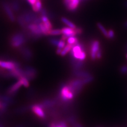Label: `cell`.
<instances>
[{
  "label": "cell",
  "instance_id": "cell-20",
  "mask_svg": "<svg viewBox=\"0 0 127 127\" xmlns=\"http://www.w3.org/2000/svg\"><path fill=\"white\" fill-rule=\"evenodd\" d=\"M18 79L21 82V83H22V85L23 86H24L26 87H28L29 86L30 84H29V80L25 77L21 76Z\"/></svg>",
  "mask_w": 127,
  "mask_h": 127
},
{
  "label": "cell",
  "instance_id": "cell-26",
  "mask_svg": "<svg viewBox=\"0 0 127 127\" xmlns=\"http://www.w3.org/2000/svg\"><path fill=\"white\" fill-rule=\"evenodd\" d=\"M59 40L57 39H54V38H51L50 39V42L54 46H58V44L59 43Z\"/></svg>",
  "mask_w": 127,
  "mask_h": 127
},
{
  "label": "cell",
  "instance_id": "cell-4",
  "mask_svg": "<svg viewBox=\"0 0 127 127\" xmlns=\"http://www.w3.org/2000/svg\"><path fill=\"white\" fill-rule=\"evenodd\" d=\"M37 71L33 67L27 66L23 69V76L27 78L28 80L33 79L36 76Z\"/></svg>",
  "mask_w": 127,
  "mask_h": 127
},
{
  "label": "cell",
  "instance_id": "cell-18",
  "mask_svg": "<svg viewBox=\"0 0 127 127\" xmlns=\"http://www.w3.org/2000/svg\"><path fill=\"white\" fill-rule=\"evenodd\" d=\"M67 42L68 44L75 45L78 43V40L75 36H71L67 39Z\"/></svg>",
  "mask_w": 127,
  "mask_h": 127
},
{
  "label": "cell",
  "instance_id": "cell-28",
  "mask_svg": "<svg viewBox=\"0 0 127 127\" xmlns=\"http://www.w3.org/2000/svg\"><path fill=\"white\" fill-rule=\"evenodd\" d=\"M102 49L100 48L97 52L96 58L97 59H100L102 58Z\"/></svg>",
  "mask_w": 127,
  "mask_h": 127
},
{
  "label": "cell",
  "instance_id": "cell-22",
  "mask_svg": "<svg viewBox=\"0 0 127 127\" xmlns=\"http://www.w3.org/2000/svg\"><path fill=\"white\" fill-rule=\"evenodd\" d=\"M82 82L83 83V84L84 85L87 84H89L91 82H92L94 80V77L91 75V76H89L88 77H86L84 78H82Z\"/></svg>",
  "mask_w": 127,
  "mask_h": 127
},
{
  "label": "cell",
  "instance_id": "cell-7",
  "mask_svg": "<svg viewBox=\"0 0 127 127\" xmlns=\"http://www.w3.org/2000/svg\"><path fill=\"white\" fill-rule=\"evenodd\" d=\"M62 34H63V36L62 39L65 40L67 39L71 36H75L76 35L75 32V29L71 28L70 27H65L61 29Z\"/></svg>",
  "mask_w": 127,
  "mask_h": 127
},
{
  "label": "cell",
  "instance_id": "cell-31",
  "mask_svg": "<svg viewBox=\"0 0 127 127\" xmlns=\"http://www.w3.org/2000/svg\"><path fill=\"white\" fill-rule=\"evenodd\" d=\"M59 124L61 125V126L62 127H67V125L66 124V123L64 122H59Z\"/></svg>",
  "mask_w": 127,
  "mask_h": 127
},
{
  "label": "cell",
  "instance_id": "cell-33",
  "mask_svg": "<svg viewBox=\"0 0 127 127\" xmlns=\"http://www.w3.org/2000/svg\"><path fill=\"white\" fill-rule=\"evenodd\" d=\"M62 49H60V48H57V51H56V53H57V54H58V55H60L61 54V52H62Z\"/></svg>",
  "mask_w": 127,
  "mask_h": 127
},
{
  "label": "cell",
  "instance_id": "cell-2",
  "mask_svg": "<svg viewBox=\"0 0 127 127\" xmlns=\"http://www.w3.org/2000/svg\"><path fill=\"white\" fill-rule=\"evenodd\" d=\"M26 42V38L22 33H17L14 34L10 39V43L14 48L21 47Z\"/></svg>",
  "mask_w": 127,
  "mask_h": 127
},
{
  "label": "cell",
  "instance_id": "cell-25",
  "mask_svg": "<svg viewBox=\"0 0 127 127\" xmlns=\"http://www.w3.org/2000/svg\"><path fill=\"white\" fill-rule=\"evenodd\" d=\"M120 72L121 74L125 75L127 74V66L123 65L120 68Z\"/></svg>",
  "mask_w": 127,
  "mask_h": 127
},
{
  "label": "cell",
  "instance_id": "cell-16",
  "mask_svg": "<svg viewBox=\"0 0 127 127\" xmlns=\"http://www.w3.org/2000/svg\"><path fill=\"white\" fill-rule=\"evenodd\" d=\"M73 46L74 45H71L68 44V43H67V45H66L64 47V48L62 49V52H61L60 55L62 56H65L67 53H69L70 51H71Z\"/></svg>",
  "mask_w": 127,
  "mask_h": 127
},
{
  "label": "cell",
  "instance_id": "cell-6",
  "mask_svg": "<svg viewBox=\"0 0 127 127\" xmlns=\"http://www.w3.org/2000/svg\"><path fill=\"white\" fill-rule=\"evenodd\" d=\"M27 27L28 29L30 31L31 33L33 34L34 36L38 37L41 36L42 34L38 24H36L32 22L29 24Z\"/></svg>",
  "mask_w": 127,
  "mask_h": 127
},
{
  "label": "cell",
  "instance_id": "cell-9",
  "mask_svg": "<svg viewBox=\"0 0 127 127\" xmlns=\"http://www.w3.org/2000/svg\"><path fill=\"white\" fill-rule=\"evenodd\" d=\"M31 110L37 116L40 118H44L45 117V113L42 108L39 104L33 105L31 107Z\"/></svg>",
  "mask_w": 127,
  "mask_h": 127
},
{
  "label": "cell",
  "instance_id": "cell-24",
  "mask_svg": "<svg viewBox=\"0 0 127 127\" xmlns=\"http://www.w3.org/2000/svg\"><path fill=\"white\" fill-rule=\"evenodd\" d=\"M65 46H66V43H65V40H64L61 39L59 41V43H58V44L57 47L58 48H60V49H63L64 48V47Z\"/></svg>",
  "mask_w": 127,
  "mask_h": 127
},
{
  "label": "cell",
  "instance_id": "cell-39",
  "mask_svg": "<svg viewBox=\"0 0 127 127\" xmlns=\"http://www.w3.org/2000/svg\"><path fill=\"white\" fill-rule=\"evenodd\" d=\"M126 6H127V2L126 3Z\"/></svg>",
  "mask_w": 127,
  "mask_h": 127
},
{
  "label": "cell",
  "instance_id": "cell-12",
  "mask_svg": "<svg viewBox=\"0 0 127 127\" xmlns=\"http://www.w3.org/2000/svg\"><path fill=\"white\" fill-rule=\"evenodd\" d=\"M80 0H70L69 4L66 7L70 11H74L77 8Z\"/></svg>",
  "mask_w": 127,
  "mask_h": 127
},
{
  "label": "cell",
  "instance_id": "cell-5",
  "mask_svg": "<svg viewBox=\"0 0 127 127\" xmlns=\"http://www.w3.org/2000/svg\"><path fill=\"white\" fill-rule=\"evenodd\" d=\"M100 48V44L97 40H93L91 44V51L90 55L92 61H95L96 59V56L98 49Z\"/></svg>",
  "mask_w": 127,
  "mask_h": 127
},
{
  "label": "cell",
  "instance_id": "cell-8",
  "mask_svg": "<svg viewBox=\"0 0 127 127\" xmlns=\"http://www.w3.org/2000/svg\"><path fill=\"white\" fill-rule=\"evenodd\" d=\"M1 66L2 68L11 70L16 67H19L20 64L18 63L12 61H1Z\"/></svg>",
  "mask_w": 127,
  "mask_h": 127
},
{
  "label": "cell",
  "instance_id": "cell-38",
  "mask_svg": "<svg viewBox=\"0 0 127 127\" xmlns=\"http://www.w3.org/2000/svg\"><path fill=\"white\" fill-rule=\"evenodd\" d=\"M1 103L0 102V109H1Z\"/></svg>",
  "mask_w": 127,
  "mask_h": 127
},
{
  "label": "cell",
  "instance_id": "cell-23",
  "mask_svg": "<svg viewBox=\"0 0 127 127\" xmlns=\"http://www.w3.org/2000/svg\"><path fill=\"white\" fill-rule=\"evenodd\" d=\"M115 38V32L113 30L110 29L108 31V38L110 40H113Z\"/></svg>",
  "mask_w": 127,
  "mask_h": 127
},
{
  "label": "cell",
  "instance_id": "cell-11",
  "mask_svg": "<svg viewBox=\"0 0 127 127\" xmlns=\"http://www.w3.org/2000/svg\"><path fill=\"white\" fill-rule=\"evenodd\" d=\"M22 83L19 80L18 82L15 83L12 85L7 91V93L9 95H13L15 93H17V91L19 90L22 86Z\"/></svg>",
  "mask_w": 127,
  "mask_h": 127
},
{
  "label": "cell",
  "instance_id": "cell-10",
  "mask_svg": "<svg viewBox=\"0 0 127 127\" xmlns=\"http://www.w3.org/2000/svg\"><path fill=\"white\" fill-rule=\"evenodd\" d=\"M3 5L5 13L7 15L8 18H9L10 20L12 22H14L15 21V17L13 13L12 10L11 9V7L9 5V4H7L6 3H4L3 4Z\"/></svg>",
  "mask_w": 127,
  "mask_h": 127
},
{
  "label": "cell",
  "instance_id": "cell-17",
  "mask_svg": "<svg viewBox=\"0 0 127 127\" xmlns=\"http://www.w3.org/2000/svg\"><path fill=\"white\" fill-rule=\"evenodd\" d=\"M61 20H62V21L68 27H70L71 28H73L74 29H75L76 28V26H75L73 22H71L70 20H69L68 19H66V18L63 17Z\"/></svg>",
  "mask_w": 127,
  "mask_h": 127
},
{
  "label": "cell",
  "instance_id": "cell-35",
  "mask_svg": "<svg viewBox=\"0 0 127 127\" xmlns=\"http://www.w3.org/2000/svg\"><path fill=\"white\" fill-rule=\"evenodd\" d=\"M125 51H127V42L126 45L125 46Z\"/></svg>",
  "mask_w": 127,
  "mask_h": 127
},
{
  "label": "cell",
  "instance_id": "cell-21",
  "mask_svg": "<svg viewBox=\"0 0 127 127\" xmlns=\"http://www.w3.org/2000/svg\"><path fill=\"white\" fill-rule=\"evenodd\" d=\"M62 34L61 30L59 29H51L49 31L48 35H58Z\"/></svg>",
  "mask_w": 127,
  "mask_h": 127
},
{
  "label": "cell",
  "instance_id": "cell-40",
  "mask_svg": "<svg viewBox=\"0 0 127 127\" xmlns=\"http://www.w3.org/2000/svg\"><path fill=\"white\" fill-rule=\"evenodd\" d=\"M1 61H0V66H1Z\"/></svg>",
  "mask_w": 127,
  "mask_h": 127
},
{
  "label": "cell",
  "instance_id": "cell-41",
  "mask_svg": "<svg viewBox=\"0 0 127 127\" xmlns=\"http://www.w3.org/2000/svg\"><path fill=\"white\" fill-rule=\"evenodd\" d=\"M37 1H41V0H36Z\"/></svg>",
  "mask_w": 127,
  "mask_h": 127
},
{
  "label": "cell",
  "instance_id": "cell-32",
  "mask_svg": "<svg viewBox=\"0 0 127 127\" xmlns=\"http://www.w3.org/2000/svg\"><path fill=\"white\" fill-rule=\"evenodd\" d=\"M57 124V123H51L49 126V127H56Z\"/></svg>",
  "mask_w": 127,
  "mask_h": 127
},
{
  "label": "cell",
  "instance_id": "cell-1",
  "mask_svg": "<svg viewBox=\"0 0 127 127\" xmlns=\"http://www.w3.org/2000/svg\"><path fill=\"white\" fill-rule=\"evenodd\" d=\"M71 55L73 59L80 61H84L86 57L84 46L79 42L73 46L71 50Z\"/></svg>",
  "mask_w": 127,
  "mask_h": 127
},
{
  "label": "cell",
  "instance_id": "cell-19",
  "mask_svg": "<svg viewBox=\"0 0 127 127\" xmlns=\"http://www.w3.org/2000/svg\"><path fill=\"white\" fill-rule=\"evenodd\" d=\"M97 26L98 27V28L99 29V30H100L101 32L102 33V34L104 35V36L106 38H108V31L106 30V29L103 26L102 24L98 22L97 23Z\"/></svg>",
  "mask_w": 127,
  "mask_h": 127
},
{
  "label": "cell",
  "instance_id": "cell-27",
  "mask_svg": "<svg viewBox=\"0 0 127 127\" xmlns=\"http://www.w3.org/2000/svg\"><path fill=\"white\" fill-rule=\"evenodd\" d=\"M0 99L1 100H2L3 101V102H7L9 103V102H11L12 101V98H11L10 97H8V96H1L0 97Z\"/></svg>",
  "mask_w": 127,
  "mask_h": 127
},
{
  "label": "cell",
  "instance_id": "cell-14",
  "mask_svg": "<svg viewBox=\"0 0 127 127\" xmlns=\"http://www.w3.org/2000/svg\"><path fill=\"white\" fill-rule=\"evenodd\" d=\"M22 54L26 59H30L32 56V54L31 52L30 49L28 48H24L22 49Z\"/></svg>",
  "mask_w": 127,
  "mask_h": 127
},
{
  "label": "cell",
  "instance_id": "cell-30",
  "mask_svg": "<svg viewBox=\"0 0 127 127\" xmlns=\"http://www.w3.org/2000/svg\"><path fill=\"white\" fill-rule=\"evenodd\" d=\"M27 1H28V2L31 5V6L32 5H33L34 4H35V2H37L36 0H27Z\"/></svg>",
  "mask_w": 127,
  "mask_h": 127
},
{
  "label": "cell",
  "instance_id": "cell-42",
  "mask_svg": "<svg viewBox=\"0 0 127 127\" xmlns=\"http://www.w3.org/2000/svg\"><path fill=\"white\" fill-rule=\"evenodd\" d=\"M126 57H127V55H126Z\"/></svg>",
  "mask_w": 127,
  "mask_h": 127
},
{
  "label": "cell",
  "instance_id": "cell-34",
  "mask_svg": "<svg viewBox=\"0 0 127 127\" xmlns=\"http://www.w3.org/2000/svg\"><path fill=\"white\" fill-rule=\"evenodd\" d=\"M74 126L76 127H83V126L81 124H78V123H75V124L74 125Z\"/></svg>",
  "mask_w": 127,
  "mask_h": 127
},
{
  "label": "cell",
  "instance_id": "cell-29",
  "mask_svg": "<svg viewBox=\"0 0 127 127\" xmlns=\"http://www.w3.org/2000/svg\"><path fill=\"white\" fill-rule=\"evenodd\" d=\"M75 32H76V34H81L82 33L83 30V29H82L81 28H76L75 29Z\"/></svg>",
  "mask_w": 127,
  "mask_h": 127
},
{
  "label": "cell",
  "instance_id": "cell-15",
  "mask_svg": "<svg viewBox=\"0 0 127 127\" xmlns=\"http://www.w3.org/2000/svg\"><path fill=\"white\" fill-rule=\"evenodd\" d=\"M32 10L35 12H38L40 11L42 9L41 1H37L35 4L32 5Z\"/></svg>",
  "mask_w": 127,
  "mask_h": 127
},
{
  "label": "cell",
  "instance_id": "cell-13",
  "mask_svg": "<svg viewBox=\"0 0 127 127\" xmlns=\"http://www.w3.org/2000/svg\"><path fill=\"white\" fill-rule=\"evenodd\" d=\"M74 74L75 75V76H76V77H79V78H81V79L84 78L86 77H88L92 75L90 73L87 72V71L79 70H75Z\"/></svg>",
  "mask_w": 127,
  "mask_h": 127
},
{
  "label": "cell",
  "instance_id": "cell-36",
  "mask_svg": "<svg viewBox=\"0 0 127 127\" xmlns=\"http://www.w3.org/2000/svg\"><path fill=\"white\" fill-rule=\"evenodd\" d=\"M124 27L126 28H127V21L126 22L124 23Z\"/></svg>",
  "mask_w": 127,
  "mask_h": 127
},
{
  "label": "cell",
  "instance_id": "cell-37",
  "mask_svg": "<svg viewBox=\"0 0 127 127\" xmlns=\"http://www.w3.org/2000/svg\"><path fill=\"white\" fill-rule=\"evenodd\" d=\"M56 127H62L61 126V125L59 124V123H58V124H57V126H56Z\"/></svg>",
  "mask_w": 127,
  "mask_h": 127
},
{
  "label": "cell",
  "instance_id": "cell-3",
  "mask_svg": "<svg viewBox=\"0 0 127 127\" xmlns=\"http://www.w3.org/2000/svg\"><path fill=\"white\" fill-rule=\"evenodd\" d=\"M59 96L63 101L67 102L72 100L74 94L70 90L68 85H64L62 87Z\"/></svg>",
  "mask_w": 127,
  "mask_h": 127
}]
</instances>
